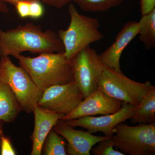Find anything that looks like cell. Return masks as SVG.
<instances>
[{"mask_svg":"<svg viewBox=\"0 0 155 155\" xmlns=\"http://www.w3.org/2000/svg\"><path fill=\"white\" fill-rule=\"evenodd\" d=\"M48 5L61 9L69 4L72 0H40Z\"/></svg>","mask_w":155,"mask_h":155,"instance_id":"cell-24","label":"cell"},{"mask_svg":"<svg viewBox=\"0 0 155 155\" xmlns=\"http://www.w3.org/2000/svg\"><path fill=\"white\" fill-rule=\"evenodd\" d=\"M70 21L66 29L58 31L64 45V55L69 61L91 44L101 40L104 35L99 30L100 22L95 18L80 14L72 4H68Z\"/></svg>","mask_w":155,"mask_h":155,"instance_id":"cell-3","label":"cell"},{"mask_svg":"<svg viewBox=\"0 0 155 155\" xmlns=\"http://www.w3.org/2000/svg\"><path fill=\"white\" fill-rule=\"evenodd\" d=\"M53 129L67 140L66 150L67 154L70 155H90L95 145L111 137L97 136L87 131L76 130L61 119Z\"/></svg>","mask_w":155,"mask_h":155,"instance_id":"cell-11","label":"cell"},{"mask_svg":"<svg viewBox=\"0 0 155 155\" xmlns=\"http://www.w3.org/2000/svg\"><path fill=\"white\" fill-rule=\"evenodd\" d=\"M114 147L125 154H155V122L130 126L120 123L111 137Z\"/></svg>","mask_w":155,"mask_h":155,"instance_id":"cell-5","label":"cell"},{"mask_svg":"<svg viewBox=\"0 0 155 155\" xmlns=\"http://www.w3.org/2000/svg\"><path fill=\"white\" fill-rule=\"evenodd\" d=\"M98 86L108 96L137 107L154 86L150 81L140 83L119 72L104 67Z\"/></svg>","mask_w":155,"mask_h":155,"instance_id":"cell-6","label":"cell"},{"mask_svg":"<svg viewBox=\"0 0 155 155\" xmlns=\"http://www.w3.org/2000/svg\"><path fill=\"white\" fill-rule=\"evenodd\" d=\"M138 29V22L136 21H128L123 26L110 46L99 54L105 67L122 72L120 68V58L126 47L137 36Z\"/></svg>","mask_w":155,"mask_h":155,"instance_id":"cell-12","label":"cell"},{"mask_svg":"<svg viewBox=\"0 0 155 155\" xmlns=\"http://www.w3.org/2000/svg\"><path fill=\"white\" fill-rule=\"evenodd\" d=\"M122 102L108 96L98 86L94 91L84 99L70 114L61 119L67 121L85 116L114 114L122 107Z\"/></svg>","mask_w":155,"mask_h":155,"instance_id":"cell-10","label":"cell"},{"mask_svg":"<svg viewBox=\"0 0 155 155\" xmlns=\"http://www.w3.org/2000/svg\"><path fill=\"white\" fill-rule=\"evenodd\" d=\"M40 0L30 2L29 17L34 19L40 18L43 15L44 8Z\"/></svg>","mask_w":155,"mask_h":155,"instance_id":"cell-20","label":"cell"},{"mask_svg":"<svg viewBox=\"0 0 155 155\" xmlns=\"http://www.w3.org/2000/svg\"><path fill=\"white\" fill-rule=\"evenodd\" d=\"M140 40L147 50L155 47V9L149 14L143 15L138 22Z\"/></svg>","mask_w":155,"mask_h":155,"instance_id":"cell-16","label":"cell"},{"mask_svg":"<svg viewBox=\"0 0 155 155\" xmlns=\"http://www.w3.org/2000/svg\"><path fill=\"white\" fill-rule=\"evenodd\" d=\"M135 108L133 105L123 103L120 110L114 114L99 116H83L64 122L74 127L85 128L90 133L101 132L105 136L111 137L114 127L130 119L133 116Z\"/></svg>","mask_w":155,"mask_h":155,"instance_id":"cell-9","label":"cell"},{"mask_svg":"<svg viewBox=\"0 0 155 155\" xmlns=\"http://www.w3.org/2000/svg\"><path fill=\"white\" fill-rule=\"evenodd\" d=\"M74 81L85 98L98 87L105 66L94 49L90 46L78 53L71 60Z\"/></svg>","mask_w":155,"mask_h":155,"instance_id":"cell-7","label":"cell"},{"mask_svg":"<svg viewBox=\"0 0 155 155\" xmlns=\"http://www.w3.org/2000/svg\"><path fill=\"white\" fill-rule=\"evenodd\" d=\"M42 150L46 155H67L64 139L53 129L47 137Z\"/></svg>","mask_w":155,"mask_h":155,"instance_id":"cell-18","label":"cell"},{"mask_svg":"<svg viewBox=\"0 0 155 155\" xmlns=\"http://www.w3.org/2000/svg\"><path fill=\"white\" fill-rule=\"evenodd\" d=\"M96 147H93L91 150L94 155H125V154L114 149V145L111 138L102 140L98 143Z\"/></svg>","mask_w":155,"mask_h":155,"instance_id":"cell-19","label":"cell"},{"mask_svg":"<svg viewBox=\"0 0 155 155\" xmlns=\"http://www.w3.org/2000/svg\"><path fill=\"white\" fill-rule=\"evenodd\" d=\"M29 5L30 2L25 1H18L15 4L14 7L21 18L29 17Z\"/></svg>","mask_w":155,"mask_h":155,"instance_id":"cell-22","label":"cell"},{"mask_svg":"<svg viewBox=\"0 0 155 155\" xmlns=\"http://www.w3.org/2000/svg\"><path fill=\"white\" fill-rule=\"evenodd\" d=\"M28 1V2H31V1H35V0H0L1 2H3L5 3L6 4L7 3H8L10 5H15V4L18 1Z\"/></svg>","mask_w":155,"mask_h":155,"instance_id":"cell-26","label":"cell"},{"mask_svg":"<svg viewBox=\"0 0 155 155\" xmlns=\"http://www.w3.org/2000/svg\"><path fill=\"white\" fill-rule=\"evenodd\" d=\"M35 125L31 136L32 145L31 155H41L47 137L64 115L44 109L36 104L34 108Z\"/></svg>","mask_w":155,"mask_h":155,"instance_id":"cell-13","label":"cell"},{"mask_svg":"<svg viewBox=\"0 0 155 155\" xmlns=\"http://www.w3.org/2000/svg\"><path fill=\"white\" fill-rule=\"evenodd\" d=\"M33 54L64 51V45L53 31H43L39 25L27 23L10 30L0 29V58H17L24 52Z\"/></svg>","mask_w":155,"mask_h":155,"instance_id":"cell-1","label":"cell"},{"mask_svg":"<svg viewBox=\"0 0 155 155\" xmlns=\"http://www.w3.org/2000/svg\"><path fill=\"white\" fill-rule=\"evenodd\" d=\"M0 81L10 87L16 97L22 111L33 112L42 95L27 72L14 65L9 57L0 59Z\"/></svg>","mask_w":155,"mask_h":155,"instance_id":"cell-4","label":"cell"},{"mask_svg":"<svg viewBox=\"0 0 155 155\" xmlns=\"http://www.w3.org/2000/svg\"><path fill=\"white\" fill-rule=\"evenodd\" d=\"M21 111L13 92L7 84L0 81V121L14 122Z\"/></svg>","mask_w":155,"mask_h":155,"instance_id":"cell-14","label":"cell"},{"mask_svg":"<svg viewBox=\"0 0 155 155\" xmlns=\"http://www.w3.org/2000/svg\"><path fill=\"white\" fill-rule=\"evenodd\" d=\"M125 0H72L81 9L87 12H105L118 7Z\"/></svg>","mask_w":155,"mask_h":155,"instance_id":"cell-17","label":"cell"},{"mask_svg":"<svg viewBox=\"0 0 155 155\" xmlns=\"http://www.w3.org/2000/svg\"><path fill=\"white\" fill-rule=\"evenodd\" d=\"M132 124H149L155 122V87H153L136 107L130 118Z\"/></svg>","mask_w":155,"mask_h":155,"instance_id":"cell-15","label":"cell"},{"mask_svg":"<svg viewBox=\"0 0 155 155\" xmlns=\"http://www.w3.org/2000/svg\"><path fill=\"white\" fill-rule=\"evenodd\" d=\"M3 136H4V134H3L2 131L0 129V146H1V140Z\"/></svg>","mask_w":155,"mask_h":155,"instance_id":"cell-27","label":"cell"},{"mask_svg":"<svg viewBox=\"0 0 155 155\" xmlns=\"http://www.w3.org/2000/svg\"><path fill=\"white\" fill-rule=\"evenodd\" d=\"M140 3L142 16L149 14L155 9V0H140Z\"/></svg>","mask_w":155,"mask_h":155,"instance_id":"cell-23","label":"cell"},{"mask_svg":"<svg viewBox=\"0 0 155 155\" xmlns=\"http://www.w3.org/2000/svg\"><path fill=\"white\" fill-rule=\"evenodd\" d=\"M84 99L74 81L63 85L51 87L43 92L37 104L64 116L72 112Z\"/></svg>","mask_w":155,"mask_h":155,"instance_id":"cell-8","label":"cell"},{"mask_svg":"<svg viewBox=\"0 0 155 155\" xmlns=\"http://www.w3.org/2000/svg\"><path fill=\"white\" fill-rule=\"evenodd\" d=\"M9 9L5 3L0 1V14H8Z\"/></svg>","mask_w":155,"mask_h":155,"instance_id":"cell-25","label":"cell"},{"mask_svg":"<svg viewBox=\"0 0 155 155\" xmlns=\"http://www.w3.org/2000/svg\"><path fill=\"white\" fill-rule=\"evenodd\" d=\"M17 59L42 91L74 81L72 62L67 60L64 52L41 53L35 58L21 54Z\"/></svg>","mask_w":155,"mask_h":155,"instance_id":"cell-2","label":"cell"},{"mask_svg":"<svg viewBox=\"0 0 155 155\" xmlns=\"http://www.w3.org/2000/svg\"><path fill=\"white\" fill-rule=\"evenodd\" d=\"M1 152L2 155H16L17 153L14 150L10 139L8 137L3 136L1 140L0 146Z\"/></svg>","mask_w":155,"mask_h":155,"instance_id":"cell-21","label":"cell"}]
</instances>
